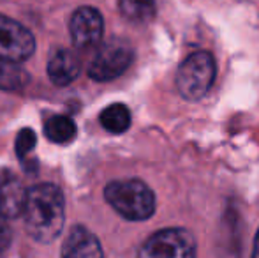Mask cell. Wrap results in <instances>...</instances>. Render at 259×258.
<instances>
[{
    "instance_id": "52a82bcc",
    "label": "cell",
    "mask_w": 259,
    "mask_h": 258,
    "mask_svg": "<svg viewBox=\"0 0 259 258\" xmlns=\"http://www.w3.org/2000/svg\"><path fill=\"white\" fill-rule=\"evenodd\" d=\"M69 30L76 48H92L97 46L104 34V20L96 7H79L72 13Z\"/></svg>"
},
{
    "instance_id": "9c48e42d",
    "label": "cell",
    "mask_w": 259,
    "mask_h": 258,
    "mask_svg": "<svg viewBox=\"0 0 259 258\" xmlns=\"http://www.w3.org/2000/svg\"><path fill=\"white\" fill-rule=\"evenodd\" d=\"M81 71V62L67 48H57L52 52L48 60V76L50 80L58 87L71 85Z\"/></svg>"
},
{
    "instance_id": "ba28073f",
    "label": "cell",
    "mask_w": 259,
    "mask_h": 258,
    "mask_svg": "<svg viewBox=\"0 0 259 258\" xmlns=\"http://www.w3.org/2000/svg\"><path fill=\"white\" fill-rule=\"evenodd\" d=\"M62 258H104L101 242L85 227H72L62 248Z\"/></svg>"
},
{
    "instance_id": "8fae6325",
    "label": "cell",
    "mask_w": 259,
    "mask_h": 258,
    "mask_svg": "<svg viewBox=\"0 0 259 258\" xmlns=\"http://www.w3.org/2000/svg\"><path fill=\"white\" fill-rule=\"evenodd\" d=\"M45 133L50 141L64 145L74 140L78 129H76V124L71 117H67V115H53V117H50L46 121Z\"/></svg>"
},
{
    "instance_id": "6da1fadb",
    "label": "cell",
    "mask_w": 259,
    "mask_h": 258,
    "mask_svg": "<svg viewBox=\"0 0 259 258\" xmlns=\"http://www.w3.org/2000/svg\"><path fill=\"white\" fill-rule=\"evenodd\" d=\"M25 228L37 242H53L60 235L65 219V203L60 188L37 184L27 191L23 207Z\"/></svg>"
},
{
    "instance_id": "9a60e30c",
    "label": "cell",
    "mask_w": 259,
    "mask_h": 258,
    "mask_svg": "<svg viewBox=\"0 0 259 258\" xmlns=\"http://www.w3.org/2000/svg\"><path fill=\"white\" fill-rule=\"evenodd\" d=\"M35 141H37V136L32 129H21L18 133L16 138V154L18 158L21 159V163H27L28 161V156L32 154L35 147Z\"/></svg>"
},
{
    "instance_id": "8992f818",
    "label": "cell",
    "mask_w": 259,
    "mask_h": 258,
    "mask_svg": "<svg viewBox=\"0 0 259 258\" xmlns=\"http://www.w3.org/2000/svg\"><path fill=\"white\" fill-rule=\"evenodd\" d=\"M35 52V39L27 27L0 14V57L23 62Z\"/></svg>"
},
{
    "instance_id": "30bf717a",
    "label": "cell",
    "mask_w": 259,
    "mask_h": 258,
    "mask_svg": "<svg viewBox=\"0 0 259 258\" xmlns=\"http://www.w3.org/2000/svg\"><path fill=\"white\" fill-rule=\"evenodd\" d=\"M25 198L27 191L13 173L0 177V214L6 217H16L18 214H23Z\"/></svg>"
},
{
    "instance_id": "5bb4252c",
    "label": "cell",
    "mask_w": 259,
    "mask_h": 258,
    "mask_svg": "<svg viewBox=\"0 0 259 258\" xmlns=\"http://www.w3.org/2000/svg\"><path fill=\"white\" fill-rule=\"evenodd\" d=\"M120 13L134 23H145L155 16L157 0H118Z\"/></svg>"
},
{
    "instance_id": "7c38bea8",
    "label": "cell",
    "mask_w": 259,
    "mask_h": 258,
    "mask_svg": "<svg viewBox=\"0 0 259 258\" xmlns=\"http://www.w3.org/2000/svg\"><path fill=\"white\" fill-rule=\"evenodd\" d=\"M28 72L18 62L0 57V89L2 90H21L28 83Z\"/></svg>"
},
{
    "instance_id": "3957f363",
    "label": "cell",
    "mask_w": 259,
    "mask_h": 258,
    "mask_svg": "<svg viewBox=\"0 0 259 258\" xmlns=\"http://www.w3.org/2000/svg\"><path fill=\"white\" fill-rule=\"evenodd\" d=\"M215 80V60L208 52H196L182 62L177 72V89L182 97L198 101L210 90Z\"/></svg>"
},
{
    "instance_id": "4fadbf2b",
    "label": "cell",
    "mask_w": 259,
    "mask_h": 258,
    "mask_svg": "<svg viewBox=\"0 0 259 258\" xmlns=\"http://www.w3.org/2000/svg\"><path fill=\"white\" fill-rule=\"evenodd\" d=\"M101 124L113 134L125 133L131 128V112L125 104L113 103L101 112Z\"/></svg>"
},
{
    "instance_id": "5b68a950",
    "label": "cell",
    "mask_w": 259,
    "mask_h": 258,
    "mask_svg": "<svg viewBox=\"0 0 259 258\" xmlns=\"http://www.w3.org/2000/svg\"><path fill=\"white\" fill-rule=\"evenodd\" d=\"M196 239L185 228H164L152 234L138 251V258H196Z\"/></svg>"
},
{
    "instance_id": "2e32d148",
    "label": "cell",
    "mask_w": 259,
    "mask_h": 258,
    "mask_svg": "<svg viewBox=\"0 0 259 258\" xmlns=\"http://www.w3.org/2000/svg\"><path fill=\"white\" fill-rule=\"evenodd\" d=\"M9 217H6L4 214H0V256L9 249L11 241H13V232L9 227Z\"/></svg>"
},
{
    "instance_id": "277c9868",
    "label": "cell",
    "mask_w": 259,
    "mask_h": 258,
    "mask_svg": "<svg viewBox=\"0 0 259 258\" xmlns=\"http://www.w3.org/2000/svg\"><path fill=\"white\" fill-rule=\"evenodd\" d=\"M134 60V48L129 41L113 38L97 48L89 65V76L96 82H111L129 69Z\"/></svg>"
},
{
    "instance_id": "e0dca14e",
    "label": "cell",
    "mask_w": 259,
    "mask_h": 258,
    "mask_svg": "<svg viewBox=\"0 0 259 258\" xmlns=\"http://www.w3.org/2000/svg\"><path fill=\"white\" fill-rule=\"evenodd\" d=\"M252 258H259V230L254 239V249H252Z\"/></svg>"
},
{
    "instance_id": "7a4b0ae2",
    "label": "cell",
    "mask_w": 259,
    "mask_h": 258,
    "mask_svg": "<svg viewBox=\"0 0 259 258\" xmlns=\"http://www.w3.org/2000/svg\"><path fill=\"white\" fill-rule=\"evenodd\" d=\"M106 202L122 217L145 221L155 212V195L143 180H113L104 190Z\"/></svg>"
}]
</instances>
